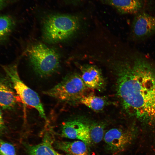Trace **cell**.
I'll return each instance as SVG.
<instances>
[{
    "label": "cell",
    "instance_id": "obj_4",
    "mask_svg": "<svg viewBox=\"0 0 155 155\" xmlns=\"http://www.w3.org/2000/svg\"><path fill=\"white\" fill-rule=\"evenodd\" d=\"M28 52L34 70L40 77L49 76L58 69L60 57L54 49L43 44L38 43L32 46Z\"/></svg>",
    "mask_w": 155,
    "mask_h": 155
},
{
    "label": "cell",
    "instance_id": "obj_20",
    "mask_svg": "<svg viewBox=\"0 0 155 155\" xmlns=\"http://www.w3.org/2000/svg\"><path fill=\"white\" fill-rule=\"evenodd\" d=\"M7 1V0H0V10L5 6Z\"/></svg>",
    "mask_w": 155,
    "mask_h": 155
},
{
    "label": "cell",
    "instance_id": "obj_11",
    "mask_svg": "<svg viewBox=\"0 0 155 155\" xmlns=\"http://www.w3.org/2000/svg\"><path fill=\"white\" fill-rule=\"evenodd\" d=\"M123 14L137 13L143 6L142 0H99Z\"/></svg>",
    "mask_w": 155,
    "mask_h": 155
},
{
    "label": "cell",
    "instance_id": "obj_16",
    "mask_svg": "<svg viewBox=\"0 0 155 155\" xmlns=\"http://www.w3.org/2000/svg\"><path fill=\"white\" fill-rule=\"evenodd\" d=\"M90 135L92 143H97L103 138L104 133V127L99 124L89 125Z\"/></svg>",
    "mask_w": 155,
    "mask_h": 155
},
{
    "label": "cell",
    "instance_id": "obj_17",
    "mask_svg": "<svg viewBox=\"0 0 155 155\" xmlns=\"http://www.w3.org/2000/svg\"><path fill=\"white\" fill-rule=\"evenodd\" d=\"M0 155H17L12 144L0 140Z\"/></svg>",
    "mask_w": 155,
    "mask_h": 155
},
{
    "label": "cell",
    "instance_id": "obj_8",
    "mask_svg": "<svg viewBox=\"0 0 155 155\" xmlns=\"http://www.w3.org/2000/svg\"><path fill=\"white\" fill-rule=\"evenodd\" d=\"M61 135L71 139H77L88 145L92 143L89 125L77 120L64 122L61 128Z\"/></svg>",
    "mask_w": 155,
    "mask_h": 155
},
{
    "label": "cell",
    "instance_id": "obj_2",
    "mask_svg": "<svg viewBox=\"0 0 155 155\" xmlns=\"http://www.w3.org/2000/svg\"><path fill=\"white\" fill-rule=\"evenodd\" d=\"M80 19L76 16L62 14H50L43 20L44 38L51 43L60 42L69 38L78 29Z\"/></svg>",
    "mask_w": 155,
    "mask_h": 155
},
{
    "label": "cell",
    "instance_id": "obj_6",
    "mask_svg": "<svg viewBox=\"0 0 155 155\" xmlns=\"http://www.w3.org/2000/svg\"><path fill=\"white\" fill-rule=\"evenodd\" d=\"M133 136L130 131L113 128L104 133L103 139L107 150L115 154L124 150L130 144Z\"/></svg>",
    "mask_w": 155,
    "mask_h": 155
},
{
    "label": "cell",
    "instance_id": "obj_13",
    "mask_svg": "<svg viewBox=\"0 0 155 155\" xmlns=\"http://www.w3.org/2000/svg\"><path fill=\"white\" fill-rule=\"evenodd\" d=\"M54 144L56 148L63 151L67 155H90L88 145L80 140L57 141Z\"/></svg>",
    "mask_w": 155,
    "mask_h": 155
},
{
    "label": "cell",
    "instance_id": "obj_10",
    "mask_svg": "<svg viewBox=\"0 0 155 155\" xmlns=\"http://www.w3.org/2000/svg\"><path fill=\"white\" fill-rule=\"evenodd\" d=\"M53 142L51 134L47 131L41 143L36 145L26 144L25 146L28 155H62L54 149Z\"/></svg>",
    "mask_w": 155,
    "mask_h": 155
},
{
    "label": "cell",
    "instance_id": "obj_12",
    "mask_svg": "<svg viewBox=\"0 0 155 155\" xmlns=\"http://www.w3.org/2000/svg\"><path fill=\"white\" fill-rule=\"evenodd\" d=\"M0 78V106L3 109L13 108L17 102L16 94L12 85Z\"/></svg>",
    "mask_w": 155,
    "mask_h": 155
},
{
    "label": "cell",
    "instance_id": "obj_18",
    "mask_svg": "<svg viewBox=\"0 0 155 155\" xmlns=\"http://www.w3.org/2000/svg\"><path fill=\"white\" fill-rule=\"evenodd\" d=\"M5 126L2 113L0 108V131L3 130L5 127Z\"/></svg>",
    "mask_w": 155,
    "mask_h": 155
},
{
    "label": "cell",
    "instance_id": "obj_1",
    "mask_svg": "<svg viewBox=\"0 0 155 155\" xmlns=\"http://www.w3.org/2000/svg\"><path fill=\"white\" fill-rule=\"evenodd\" d=\"M117 93L126 112L142 122L155 124V66L137 56L117 69Z\"/></svg>",
    "mask_w": 155,
    "mask_h": 155
},
{
    "label": "cell",
    "instance_id": "obj_3",
    "mask_svg": "<svg viewBox=\"0 0 155 155\" xmlns=\"http://www.w3.org/2000/svg\"><path fill=\"white\" fill-rule=\"evenodd\" d=\"M88 88L81 76L73 73L67 75L60 82L43 93L61 102L73 103L86 95Z\"/></svg>",
    "mask_w": 155,
    "mask_h": 155
},
{
    "label": "cell",
    "instance_id": "obj_14",
    "mask_svg": "<svg viewBox=\"0 0 155 155\" xmlns=\"http://www.w3.org/2000/svg\"><path fill=\"white\" fill-rule=\"evenodd\" d=\"M79 101L82 104L96 111L102 110L106 103L103 98L91 94L84 96Z\"/></svg>",
    "mask_w": 155,
    "mask_h": 155
},
{
    "label": "cell",
    "instance_id": "obj_19",
    "mask_svg": "<svg viewBox=\"0 0 155 155\" xmlns=\"http://www.w3.org/2000/svg\"><path fill=\"white\" fill-rule=\"evenodd\" d=\"M68 3L75 4L79 3L83 0H65Z\"/></svg>",
    "mask_w": 155,
    "mask_h": 155
},
{
    "label": "cell",
    "instance_id": "obj_5",
    "mask_svg": "<svg viewBox=\"0 0 155 155\" xmlns=\"http://www.w3.org/2000/svg\"><path fill=\"white\" fill-rule=\"evenodd\" d=\"M16 93L25 104L32 107L40 117L46 120L43 105L37 93L29 88L20 79L16 64L2 66Z\"/></svg>",
    "mask_w": 155,
    "mask_h": 155
},
{
    "label": "cell",
    "instance_id": "obj_7",
    "mask_svg": "<svg viewBox=\"0 0 155 155\" xmlns=\"http://www.w3.org/2000/svg\"><path fill=\"white\" fill-rule=\"evenodd\" d=\"M133 36L137 40L144 39L155 33V16L143 12L138 13L132 24Z\"/></svg>",
    "mask_w": 155,
    "mask_h": 155
},
{
    "label": "cell",
    "instance_id": "obj_15",
    "mask_svg": "<svg viewBox=\"0 0 155 155\" xmlns=\"http://www.w3.org/2000/svg\"><path fill=\"white\" fill-rule=\"evenodd\" d=\"M14 25V21L10 16L7 15L0 16V41L9 35Z\"/></svg>",
    "mask_w": 155,
    "mask_h": 155
},
{
    "label": "cell",
    "instance_id": "obj_9",
    "mask_svg": "<svg viewBox=\"0 0 155 155\" xmlns=\"http://www.w3.org/2000/svg\"><path fill=\"white\" fill-rule=\"evenodd\" d=\"M82 78L89 88L99 90L104 84V80L100 70L92 65L84 66L81 67Z\"/></svg>",
    "mask_w": 155,
    "mask_h": 155
}]
</instances>
